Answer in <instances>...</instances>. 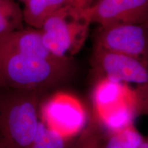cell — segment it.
Returning a JSON list of instances; mask_svg holds the SVG:
<instances>
[{"mask_svg": "<svg viewBox=\"0 0 148 148\" xmlns=\"http://www.w3.org/2000/svg\"><path fill=\"white\" fill-rule=\"evenodd\" d=\"M96 46L107 51L147 60L145 24H116L100 26Z\"/></svg>", "mask_w": 148, "mask_h": 148, "instance_id": "obj_6", "label": "cell"}, {"mask_svg": "<svg viewBox=\"0 0 148 148\" xmlns=\"http://www.w3.org/2000/svg\"><path fill=\"white\" fill-rule=\"evenodd\" d=\"M147 84L133 90L126 83L100 77L92 91L93 116L99 123L121 127L134 119L136 105L147 95Z\"/></svg>", "mask_w": 148, "mask_h": 148, "instance_id": "obj_4", "label": "cell"}, {"mask_svg": "<svg viewBox=\"0 0 148 148\" xmlns=\"http://www.w3.org/2000/svg\"><path fill=\"white\" fill-rule=\"evenodd\" d=\"M0 148H1V145H0Z\"/></svg>", "mask_w": 148, "mask_h": 148, "instance_id": "obj_18", "label": "cell"}, {"mask_svg": "<svg viewBox=\"0 0 148 148\" xmlns=\"http://www.w3.org/2000/svg\"><path fill=\"white\" fill-rule=\"evenodd\" d=\"M90 23L88 8L71 3L51 14L40 30L44 44L53 56L69 59L84 45Z\"/></svg>", "mask_w": 148, "mask_h": 148, "instance_id": "obj_3", "label": "cell"}, {"mask_svg": "<svg viewBox=\"0 0 148 148\" xmlns=\"http://www.w3.org/2000/svg\"><path fill=\"white\" fill-rule=\"evenodd\" d=\"M145 139L132 123L108 133L103 140V148H140Z\"/></svg>", "mask_w": 148, "mask_h": 148, "instance_id": "obj_12", "label": "cell"}, {"mask_svg": "<svg viewBox=\"0 0 148 148\" xmlns=\"http://www.w3.org/2000/svg\"><path fill=\"white\" fill-rule=\"evenodd\" d=\"M23 1H26V0H23Z\"/></svg>", "mask_w": 148, "mask_h": 148, "instance_id": "obj_19", "label": "cell"}, {"mask_svg": "<svg viewBox=\"0 0 148 148\" xmlns=\"http://www.w3.org/2000/svg\"><path fill=\"white\" fill-rule=\"evenodd\" d=\"M70 67L69 59L47 60L0 50V86L41 91L64 81Z\"/></svg>", "mask_w": 148, "mask_h": 148, "instance_id": "obj_2", "label": "cell"}, {"mask_svg": "<svg viewBox=\"0 0 148 148\" xmlns=\"http://www.w3.org/2000/svg\"><path fill=\"white\" fill-rule=\"evenodd\" d=\"M40 92L0 86L1 148H30L40 121Z\"/></svg>", "mask_w": 148, "mask_h": 148, "instance_id": "obj_1", "label": "cell"}, {"mask_svg": "<svg viewBox=\"0 0 148 148\" xmlns=\"http://www.w3.org/2000/svg\"><path fill=\"white\" fill-rule=\"evenodd\" d=\"M93 0H74L73 4L79 8L87 9L91 5Z\"/></svg>", "mask_w": 148, "mask_h": 148, "instance_id": "obj_15", "label": "cell"}, {"mask_svg": "<svg viewBox=\"0 0 148 148\" xmlns=\"http://www.w3.org/2000/svg\"><path fill=\"white\" fill-rule=\"evenodd\" d=\"M74 3V0H26L23 10V21L40 29L44 21L56 11Z\"/></svg>", "mask_w": 148, "mask_h": 148, "instance_id": "obj_10", "label": "cell"}, {"mask_svg": "<svg viewBox=\"0 0 148 148\" xmlns=\"http://www.w3.org/2000/svg\"><path fill=\"white\" fill-rule=\"evenodd\" d=\"M91 23L100 26L116 24H145L148 0H97L88 8Z\"/></svg>", "mask_w": 148, "mask_h": 148, "instance_id": "obj_8", "label": "cell"}, {"mask_svg": "<svg viewBox=\"0 0 148 148\" xmlns=\"http://www.w3.org/2000/svg\"><path fill=\"white\" fill-rule=\"evenodd\" d=\"M97 1V0H93V1H92V3H93L94 2H95V1ZM91 4V5H92Z\"/></svg>", "mask_w": 148, "mask_h": 148, "instance_id": "obj_17", "label": "cell"}, {"mask_svg": "<svg viewBox=\"0 0 148 148\" xmlns=\"http://www.w3.org/2000/svg\"><path fill=\"white\" fill-rule=\"evenodd\" d=\"M93 63L100 77L114 82L147 84V60L107 51L95 46Z\"/></svg>", "mask_w": 148, "mask_h": 148, "instance_id": "obj_7", "label": "cell"}, {"mask_svg": "<svg viewBox=\"0 0 148 148\" xmlns=\"http://www.w3.org/2000/svg\"><path fill=\"white\" fill-rule=\"evenodd\" d=\"M77 137L71 148H103L102 130L93 116Z\"/></svg>", "mask_w": 148, "mask_h": 148, "instance_id": "obj_14", "label": "cell"}, {"mask_svg": "<svg viewBox=\"0 0 148 148\" xmlns=\"http://www.w3.org/2000/svg\"><path fill=\"white\" fill-rule=\"evenodd\" d=\"M0 50L23 53L36 58L58 60L46 47L40 29L21 28L0 39Z\"/></svg>", "mask_w": 148, "mask_h": 148, "instance_id": "obj_9", "label": "cell"}, {"mask_svg": "<svg viewBox=\"0 0 148 148\" xmlns=\"http://www.w3.org/2000/svg\"><path fill=\"white\" fill-rule=\"evenodd\" d=\"M39 117L46 125L68 138L77 136L86 125V112L77 98L58 92L40 103Z\"/></svg>", "mask_w": 148, "mask_h": 148, "instance_id": "obj_5", "label": "cell"}, {"mask_svg": "<svg viewBox=\"0 0 148 148\" xmlns=\"http://www.w3.org/2000/svg\"><path fill=\"white\" fill-rule=\"evenodd\" d=\"M73 138L62 136L40 120L30 148H71Z\"/></svg>", "mask_w": 148, "mask_h": 148, "instance_id": "obj_13", "label": "cell"}, {"mask_svg": "<svg viewBox=\"0 0 148 148\" xmlns=\"http://www.w3.org/2000/svg\"><path fill=\"white\" fill-rule=\"evenodd\" d=\"M23 10L14 0H0V39L23 28Z\"/></svg>", "mask_w": 148, "mask_h": 148, "instance_id": "obj_11", "label": "cell"}, {"mask_svg": "<svg viewBox=\"0 0 148 148\" xmlns=\"http://www.w3.org/2000/svg\"><path fill=\"white\" fill-rule=\"evenodd\" d=\"M140 148H148V141H147V138H145L144 140V141L142 143L141 146H140Z\"/></svg>", "mask_w": 148, "mask_h": 148, "instance_id": "obj_16", "label": "cell"}]
</instances>
